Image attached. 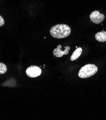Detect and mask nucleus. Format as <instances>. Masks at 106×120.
<instances>
[{
  "label": "nucleus",
  "instance_id": "nucleus-2",
  "mask_svg": "<svg viewBox=\"0 0 106 120\" xmlns=\"http://www.w3.org/2000/svg\"><path fill=\"white\" fill-rule=\"evenodd\" d=\"M98 70L97 67L93 64H87L80 69L78 76L80 78L86 79L95 75Z\"/></svg>",
  "mask_w": 106,
  "mask_h": 120
},
{
  "label": "nucleus",
  "instance_id": "nucleus-6",
  "mask_svg": "<svg viewBox=\"0 0 106 120\" xmlns=\"http://www.w3.org/2000/svg\"><path fill=\"white\" fill-rule=\"evenodd\" d=\"M96 39L100 42H105L106 41V31H102L97 33L95 35Z\"/></svg>",
  "mask_w": 106,
  "mask_h": 120
},
{
  "label": "nucleus",
  "instance_id": "nucleus-1",
  "mask_svg": "<svg viewBox=\"0 0 106 120\" xmlns=\"http://www.w3.org/2000/svg\"><path fill=\"white\" fill-rule=\"evenodd\" d=\"M71 33V28L66 24H58L52 26L50 29V34L57 39L66 38Z\"/></svg>",
  "mask_w": 106,
  "mask_h": 120
},
{
  "label": "nucleus",
  "instance_id": "nucleus-9",
  "mask_svg": "<svg viewBox=\"0 0 106 120\" xmlns=\"http://www.w3.org/2000/svg\"><path fill=\"white\" fill-rule=\"evenodd\" d=\"M5 23L4 20L2 16H0V26H3Z\"/></svg>",
  "mask_w": 106,
  "mask_h": 120
},
{
  "label": "nucleus",
  "instance_id": "nucleus-7",
  "mask_svg": "<svg viewBox=\"0 0 106 120\" xmlns=\"http://www.w3.org/2000/svg\"><path fill=\"white\" fill-rule=\"evenodd\" d=\"M82 52V49L81 47H78L72 53V55L70 56V60L72 61H74L77 59H78L80 55L81 54Z\"/></svg>",
  "mask_w": 106,
  "mask_h": 120
},
{
  "label": "nucleus",
  "instance_id": "nucleus-5",
  "mask_svg": "<svg viewBox=\"0 0 106 120\" xmlns=\"http://www.w3.org/2000/svg\"><path fill=\"white\" fill-rule=\"evenodd\" d=\"M62 49V45H58L56 49H54L53 51V55L57 57H62L64 55H67L68 54L69 50H70V48L68 46H67L65 47V50L64 51H62L61 50Z\"/></svg>",
  "mask_w": 106,
  "mask_h": 120
},
{
  "label": "nucleus",
  "instance_id": "nucleus-4",
  "mask_svg": "<svg viewBox=\"0 0 106 120\" xmlns=\"http://www.w3.org/2000/svg\"><path fill=\"white\" fill-rule=\"evenodd\" d=\"M90 19L91 21L96 24H99L105 19V15L100 14L98 11H94L90 14Z\"/></svg>",
  "mask_w": 106,
  "mask_h": 120
},
{
  "label": "nucleus",
  "instance_id": "nucleus-3",
  "mask_svg": "<svg viewBox=\"0 0 106 120\" xmlns=\"http://www.w3.org/2000/svg\"><path fill=\"white\" fill-rule=\"evenodd\" d=\"M41 70L40 68L36 66H31L26 70V75L30 78H36L41 75Z\"/></svg>",
  "mask_w": 106,
  "mask_h": 120
},
{
  "label": "nucleus",
  "instance_id": "nucleus-8",
  "mask_svg": "<svg viewBox=\"0 0 106 120\" xmlns=\"http://www.w3.org/2000/svg\"><path fill=\"white\" fill-rule=\"evenodd\" d=\"M7 70V66L3 63H0V74H3L5 73Z\"/></svg>",
  "mask_w": 106,
  "mask_h": 120
}]
</instances>
